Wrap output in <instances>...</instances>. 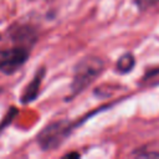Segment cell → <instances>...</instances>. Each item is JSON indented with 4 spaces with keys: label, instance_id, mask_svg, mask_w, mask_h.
<instances>
[{
    "label": "cell",
    "instance_id": "obj_3",
    "mask_svg": "<svg viewBox=\"0 0 159 159\" xmlns=\"http://www.w3.org/2000/svg\"><path fill=\"white\" fill-rule=\"evenodd\" d=\"M27 57L29 52L22 47L0 50V71L6 75H11L26 62Z\"/></svg>",
    "mask_w": 159,
    "mask_h": 159
},
{
    "label": "cell",
    "instance_id": "obj_2",
    "mask_svg": "<svg viewBox=\"0 0 159 159\" xmlns=\"http://www.w3.org/2000/svg\"><path fill=\"white\" fill-rule=\"evenodd\" d=\"M68 125L66 122H57L47 125L39 134V144L43 150L53 149L58 147L68 134Z\"/></svg>",
    "mask_w": 159,
    "mask_h": 159
},
{
    "label": "cell",
    "instance_id": "obj_4",
    "mask_svg": "<svg viewBox=\"0 0 159 159\" xmlns=\"http://www.w3.org/2000/svg\"><path fill=\"white\" fill-rule=\"evenodd\" d=\"M42 76H43V70L41 68L37 75L34 77V80L31 81V83L26 87L24 94L21 96V102L22 103H29L31 101H34L37 94H39V89H40V84H41V80H42Z\"/></svg>",
    "mask_w": 159,
    "mask_h": 159
},
{
    "label": "cell",
    "instance_id": "obj_1",
    "mask_svg": "<svg viewBox=\"0 0 159 159\" xmlns=\"http://www.w3.org/2000/svg\"><path fill=\"white\" fill-rule=\"evenodd\" d=\"M103 63L97 57H87L83 58L76 67L75 78L72 88L75 92L82 91L86 86H88L102 71Z\"/></svg>",
    "mask_w": 159,
    "mask_h": 159
},
{
    "label": "cell",
    "instance_id": "obj_5",
    "mask_svg": "<svg viewBox=\"0 0 159 159\" xmlns=\"http://www.w3.org/2000/svg\"><path fill=\"white\" fill-rule=\"evenodd\" d=\"M135 65V60L133 57L132 53H125L123 55L118 62H117V70L120 72V73H127L129 71H132V68L134 67Z\"/></svg>",
    "mask_w": 159,
    "mask_h": 159
}]
</instances>
